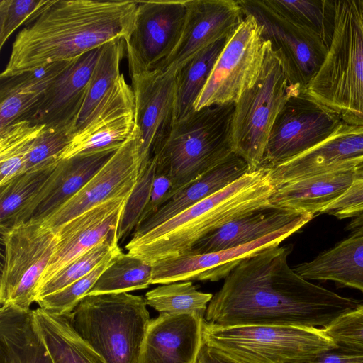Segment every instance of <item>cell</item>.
I'll list each match as a JSON object with an SVG mask.
<instances>
[{"label": "cell", "instance_id": "f35d334b", "mask_svg": "<svg viewBox=\"0 0 363 363\" xmlns=\"http://www.w3.org/2000/svg\"><path fill=\"white\" fill-rule=\"evenodd\" d=\"M116 257L104 261L88 274L67 286L38 298L35 302L39 308L50 313L57 315L70 313L80 301L87 296L103 272Z\"/></svg>", "mask_w": 363, "mask_h": 363}, {"label": "cell", "instance_id": "8fae6325", "mask_svg": "<svg viewBox=\"0 0 363 363\" xmlns=\"http://www.w3.org/2000/svg\"><path fill=\"white\" fill-rule=\"evenodd\" d=\"M264 50L259 25L252 16L245 14L218 57L194 110L215 104H235L255 80Z\"/></svg>", "mask_w": 363, "mask_h": 363}, {"label": "cell", "instance_id": "2e32d148", "mask_svg": "<svg viewBox=\"0 0 363 363\" xmlns=\"http://www.w3.org/2000/svg\"><path fill=\"white\" fill-rule=\"evenodd\" d=\"M139 168L134 128L132 135L84 187L42 220L55 230L89 208L111 198L132 192L137 184Z\"/></svg>", "mask_w": 363, "mask_h": 363}, {"label": "cell", "instance_id": "d4e9b609", "mask_svg": "<svg viewBox=\"0 0 363 363\" xmlns=\"http://www.w3.org/2000/svg\"><path fill=\"white\" fill-rule=\"evenodd\" d=\"M305 215L309 214L274 207L252 212L200 239L186 255L206 254L250 243Z\"/></svg>", "mask_w": 363, "mask_h": 363}, {"label": "cell", "instance_id": "ffe728a7", "mask_svg": "<svg viewBox=\"0 0 363 363\" xmlns=\"http://www.w3.org/2000/svg\"><path fill=\"white\" fill-rule=\"evenodd\" d=\"M363 162V125L344 122L311 150L271 167L274 186L321 173L354 168Z\"/></svg>", "mask_w": 363, "mask_h": 363}, {"label": "cell", "instance_id": "d590c367", "mask_svg": "<svg viewBox=\"0 0 363 363\" xmlns=\"http://www.w3.org/2000/svg\"><path fill=\"white\" fill-rule=\"evenodd\" d=\"M152 264L127 252L117 255L87 295L143 289L151 284Z\"/></svg>", "mask_w": 363, "mask_h": 363}, {"label": "cell", "instance_id": "bcb514c9", "mask_svg": "<svg viewBox=\"0 0 363 363\" xmlns=\"http://www.w3.org/2000/svg\"><path fill=\"white\" fill-rule=\"evenodd\" d=\"M309 363H363V353L338 347L320 354Z\"/></svg>", "mask_w": 363, "mask_h": 363}, {"label": "cell", "instance_id": "9c48e42d", "mask_svg": "<svg viewBox=\"0 0 363 363\" xmlns=\"http://www.w3.org/2000/svg\"><path fill=\"white\" fill-rule=\"evenodd\" d=\"M4 259L0 279L1 306L29 311L55 252L57 233L42 220H28L1 232Z\"/></svg>", "mask_w": 363, "mask_h": 363}, {"label": "cell", "instance_id": "44dd1931", "mask_svg": "<svg viewBox=\"0 0 363 363\" xmlns=\"http://www.w3.org/2000/svg\"><path fill=\"white\" fill-rule=\"evenodd\" d=\"M204 320L195 314L151 319L138 363H195L203 343Z\"/></svg>", "mask_w": 363, "mask_h": 363}, {"label": "cell", "instance_id": "ba28073f", "mask_svg": "<svg viewBox=\"0 0 363 363\" xmlns=\"http://www.w3.org/2000/svg\"><path fill=\"white\" fill-rule=\"evenodd\" d=\"M203 340L240 363H309L338 346L317 328L218 327L203 323Z\"/></svg>", "mask_w": 363, "mask_h": 363}, {"label": "cell", "instance_id": "277c9868", "mask_svg": "<svg viewBox=\"0 0 363 363\" xmlns=\"http://www.w3.org/2000/svg\"><path fill=\"white\" fill-rule=\"evenodd\" d=\"M347 124L363 125V22L359 1H335L333 38L304 91Z\"/></svg>", "mask_w": 363, "mask_h": 363}, {"label": "cell", "instance_id": "3957f363", "mask_svg": "<svg viewBox=\"0 0 363 363\" xmlns=\"http://www.w3.org/2000/svg\"><path fill=\"white\" fill-rule=\"evenodd\" d=\"M274 189L271 167L262 165L145 234L133 237L125 248L150 264L185 255L198 240L226 223L273 208Z\"/></svg>", "mask_w": 363, "mask_h": 363}, {"label": "cell", "instance_id": "4316f807", "mask_svg": "<svg viewBox=\"0 0 363 363\" xmlns=\"http://www.w3.org/2000/svg\"><path fill=\"white\" fill-rule=\"evenodd\" d=\"M249 171L245 160L234 153L227 160L174 194L154 215L135 229L133 237L145 234L224 189Z\"/></svg>", "mask_w": 363, "mask_h": 363}, {"label": "cell", "instance_id": "484cf974", "mask_svg": "<svg viewBox=\"0 0 363 363\" xmlns=\"http://www.w3.org/2000/svg\"><path fill=\"white\" fill-rule=\"evenodd\" d=\"M76 59L53 62L1 79L0 130L18 121L23 120L38 104L55 79Z\"/></svg>", "mask_w": 363, "mask_h": 363}, {"label": "cell", "instance_id": "f6af8a7d", "mask_svg": "<svg viewBox=\"0 0 363 363\" xmlns=\"http://www.w3.org/2000/svg\"><path fill=\"white\" fill-rule=\"evenodd\" d=\"M172 188V183L169 177L156 170L147 202L137 227L154 215L164 203L169 200Z\"/></svg>", "mask_w": 363, "mask_h": 363}, {"label": "cell", "instance_id": "b9f144b4", "mask_svg": "<svg viewBox=\"0 0 363 363\" xmlns=\"http://www.w3.org/2000/svg\"><path fill=\"white\" fill-rule=\"evenodd\" d=\"M156 167V157H152L145 169L138 174L137 184L128 199L119 225L118 241L137 227L150 196Z\"/></svg>", "mask_w": 363, "mask_h": 363}, {"label": "cell", "instance_id": "9a60e30c", "mask_svg": "<svg viewBox=\"0 0 363 363\" xmlns=\"http://www.w3.org/2000/svg\"><path fill=\"white\" fill-rule=\"evenodd\" d=\"M313 218L305 215L279 230L238 247L156 261L152 264L151 284L193 280L217 281L225 279L243 259L272 245H279Z\"/></svg>", "mask_w": 363, "mask_h": 363}, {"label": "cell", "instance_id": "8d00e7d4", "mask_svg": "<svg viewBox=\"0 0 363 363\" xmlns=\"http://www.w3.org/2000/svg\"><path fill=\"white\" fill-rule=\"evenodd\" d=\"M134 112L97 128L82 130L75 133L60 157V160L74 156L120 147L133 133Z\"/></svg>", "mask_w": 363, "mask_h": 363}, {"label": "cell", "instance_id": "e0dca14e", "mask_svg": "<svg viewBox=\"0 0 363 363\" xmlns=\"http://www.w3.org/2000/svg\"><path fill=\"white\" fill-rule=\"evenodd\" d=\"M132 192L101 203L54 230L57 243L38 288L82 254L107 239H118L121 218Z\"/></svg>", "mask_w": 363, "mask_h": 363}, {"label": "cell", "instance_id": "60d3db41", "mask_svg": "<svg viewBox=\"0 0 363 363\" xmlns=\"http://www.w3.org/2000/svg\"><path fill=\"white\" fill-rule=\"evenodd\" d=\"M52 0H1L0 49L13 33L24 23H31Z\"/></svg>", "mask_w": 363, "mask_h": 363}, {"label": "cell", "instance_id": "ab89813d", "mask_svg": "<svg viewBox=\"0 0 363 363\" xmlns=\"http://www.w3.org/2000/svg\"><path fill=\"white\" fill-rule=\"evenodd\" d=\"M73 135L69 128H45L30 149L23 172L57 163Z\"/></svg>", "mask_w": 363, "mask_h": 363}, {"label": "cell", "instance_id": "d6a6232c", "mask_svg": "<svg viewBox=\"0 0 363 363\" xmlns=\"http://www.w3.org/2000/svg\"><path fill=\"white\" fill-rule=\"evenodd\" d=\"M292 23L320 36L329 48L335 21L333 0H264Z\"/></svg>", "mask_w": 363, "mask_h": 363}, {"label": "cell", "instance_id": "f1b7e54d", "mask_svg": "<svg viewBox=\"0 0 363 363\" xmlns=\"http://www.w3.org/2000/svg\"><path fill=\"white\" fill-rule=\"evenodd\" d=\"M68 314H53L40 308L33 310L35 329L52 362L106 363L75 331Z\"/></svg>", "mask_w": 363, "mask_h": 363}, {"label": "cell", "instance_id": "7402d4cb", "mask_svg": "<svg viewBox=\"0 0 363 363\" xmlns=\"http://www.w3.org/2000/svg\"><path fill=\"white\" fill-rule=\"evenodd\" d=\"M118 147L83 153L60 160L27 208L23 222L30 219L43 220L65 203L84 187Z\"/></svg>", "mask_w": 363, "mask_h": 363}, {"label": "cell", "instance_id": "ee69618b", "mask_svg": "<svg viewBox=\"0 0 363 363\" xmlns=\"http://www.w3.org/2000/svg\"><path fill=\"white\" fill-rule=\"evenodd\" d=\"M363 212V162L354 169L353 181L347 191L320 213L339 219L352 218Z\"/></svg>", "mask_w": 363, "mask_h": 363}, {"label": "cell", "instance_id": "e575fe53", "mask_svg": "<svg viewBox=\"0 0 363 363\" xmlns=\"http://www.w3.org/2000/svg\"><path fill=\"white\" fill-rule=\"evenodd\" d=\"M45 128L21 120L0 130V186L23 172L30 149Z\"/></svg>", "mask_w": 363, "mask_h": 363}, {"label": "cell", "instance_id": "6da1fadb", "mask_svg": "<svg viewBox=\"0 0 363 363\" xmlns=\"http://www.w3.org/2000/svg\"><path fill=\"white\" fill-rule=\"evenodd\" d=\"M292 245H272L243 259L209 302L205 321L218 327L284 325L323 329L363 303L298 274Z\"/></svg>", "mask_w": 363, "mask_h": 363}, {"label": "cell", "instance_id": "7dc6e473", "mask_svg": "<svg viewBox=\"0 0 363 363\" xmlns=\"http://www.w3.org/2000/svg\"><path fill=\"white\" fill-rule=\"evenodd\" d=\"M195 363H240L217 348L205 342L201 347Z\"/></svg>", "mask_w": 363, "mask_h": 363}, {"label": "cell", "instance_id": "836d02e7", "mask_svg": "<svg viewBox=\"0 0 363 363\" xmlns=\"http://www.w3.org/2000/svg\"><path fill=\"white\" fill-rule=\"evenodd\" d=\"M211 293L197 290L191 281L162 284L145 294L146 303L160 314H195L205 318Z\"/></svg>", "mask_w": 363, "mask_h": 363}, {"label": "cell", "instance_id": "4dcf8cb0", "mask_svg": "<svg viewBox=\"0 0 363 363\" xmlns=\"http://www.w3.org/2000/svg\"><path fill=\"white\" fill-rule=\"evenodd\" d=\"M58 162L25 172L0 186L1 232L23 223L27 208L50 177Z\"/></svg>", "mask_w": 363, "mask_h": 363}, {"label": "cell", "instance_id": "5b68a950", "mask_svg": "<svg viewBox=\"0 0 363 363\" xmlns=\"http://www.w3.org/2000/svg\"><path fill=\"white\" fill-rule=\"evenodd\" d=\"M234 108L235 104L211 105L174 122L153 156L156 170L172 180L170 199L235 153L230 140Z\"/></svg>", "mask_w": 363, "mask_h": 363}, {"label": "cell", "instance_id": "cb8c5ba5", "mask_svg": "<svg viewBox=\"0 0 363 363\" xmlns=\"http://www.w3.org/2000/svg\"><path fill=\"white\" fill-rule=\"evenodd\" d=\"M354 169L321 173L275 186L270 203L274 208L314 217L347 191L353 181Z\"/></svg>", "mask_w": 363, "mask_h": 363}, {"label": "cell", "instance_id": "83f0119b", "mask_svg": "<svg viewBox=\"0 0 363 363\" xmlns=\"http://www.w3.org/2000/svg\"><path fill=\"white\" fill-rule=\"evenodd\" d=\"M0 363H53L35 329L33 310L1 306Z\"/></svg>", "mask_w": 363, "mask_h": 363}, {"label": "cell", "instance_id": "4fadbf2b", "mask_svg": "<svg viewBox=\"0 0 363 363\" xmlns=\"http://www.w3.org/2000/svg\"><path fill=\"white\" fill-rule=\"evenodd\" d=\"M187 1H138L132 31L125 40L129 72L160 69L183 31Z\"/></svg>", "mask_w": 363, "mask_h": 363}, {"label": "cell", "instance_id": "52a82bcc", "mask_svg": "<svg viewBox=\"0 0 363 363\" xmlns=\"http://www.w3.org/2000/svg\"><path fill=\"white\" fill-rule=\"evenodd\" d=\"M264 41L259 72L235 103L230 125L233 151L245 160L250 171L262 166L274 121L288 99L300 91L289 82L283 65Z\"/></svg>", "mask_w": 363, "mask_h": 363}, {"label": "cell", "instance_id": "7c38bea8", "mask_svg": "<svg viewBox=\"0 0 363 363\" xmlns=\"http://www.w3.org/2000/svg\"><path fill=\"white\" fill-rule=\"evenodd\" d=\"M343 123L304 91L291 96L277 116L262 165L273 167L315 147Z\"/></svg>", "mask_w": 363, "mask_h": 363}, {"label": "cell", "instance_id": "603a6c76", "mask_svg": "<svg viewBox=\"0 0 363 363\" xmlns=\"http://www.w3.org/2000/svg\"><path fill=\"white\" fill-rule=\"evenodd\" d=\"M352 218L347 238L293 269L308 281H332L363 293V212Z\"/></svg>", "mask_w": 363, "mask_h": 363}, {"label": "cell", "instance_id": "681fc988", "mask_svg": "<svg viewBox=\"0 0 363 363\" xmlns=\"http://www.w3.org/2000/svg\"><path fill=\"white\" fill-rule=\"evenodd\" d=\"M360 3H361L362 6L363 7V0H360Z\"/></svg>", "mask_w": 363, "mask_h": 363}, {"label": "cell", "instance_id": "d6986e66", "mask_svg": "<svg viewBox=\"0 0 363 363\" xmlns=\"http://www.w3.org/2000/svg\"><path fill=\"white\" fill-rule=\"evenodd\" d=\"M101 48L77 58L55 79L23 120L45 128H69L74 134Z\"/></svg>", "mask_w": 363, "mask_h": 363}, {"label": "cell", "instance_id": "30bf717a", "mask_svg": "<svg viewBox=\"0 0 363 363\" xmlns=\"http://www.w3.org/2000/svg\"><path fill=\"white\" fill-rule=\"evenodd\" d=\"M244 14L252 16L280 60L291 84L305 91L323 63L328 47L318 35L279 14L264 0L238 1Z\"/></svg>", "mask_w": 363, "mask_h": 363}, {"label": "cell", "instance_id": "7bdbcfd3", "mask_svg": "<svg viewBox=\"0 0 363 363\" xmlns=\"http://www.w3.org/2000/svg\"><path fill=\"white\" fill-rule=\"evenodd\" d=\"M323 330L339 348L363 353V303L340 315Z\"/></svg>", "mask_w": 363, "mask_h": 363}, {"label": "cell", "instance_id": "f546056e", "mask_svg": "<svg viewBox=\"0 0 363 363\" xmlns=\"http://www.w3.org/2000/svg\"><path fill=\"white\" fill-rule=\"evenodd\" d=\"M229 37L220 39L202 50L177 72L175 122L194 111V105Z\"/></svg>", "mask_w": 363, "mask_h": 363}, {"label": "cell", "instance_id": "c3c4849f", "mask_svg": "<svg viewBox=\"0 0 363 363\" xmlns=\"http://www.w3.org/2000/svg\"><path fill=\"white\" fill-rule=\"evenodd\" d=\"M359 1L360 9H361L362 18V22H363V7L361 5L360 0H359Z\"/></svg>", "mask_w": 363, "mask_h": 363}, {"label": "cell", "instance_id": "1f68e13d", "mask_svg": "<svg viewBox=\"0 0 363 363\" xmlns=\"http://www.w3.org/2000/svg\"><path fill=\"white\" fill-rule=\"evenodd\" d=\"M125 46V40L121 38L101 46L75 126L74 134L84 125L96 107L121 74L120 65L124 56Z\"/></svg>", "mask_w": 363, "mask_h": 363}, {"label": "cell", "instance_id": "8992f818", "mask_svg": "<svg viewBox=\"0 0 363 363\" xmlns=\"http://www.w3.org/2000/svg\"><path fill=\"white\" fill-rule=\"evenodd\" d=\"M147 306L145 297L128 292L87 295L68 315L106 363H138L151 320Z\"/></svg>", "mask_w": 363, "mask_h": 363}, {"label": "cell", "instance_id": "7a4b0ae2", "mask_svg": "<svg viewBox=\"0 0 363 363\" xmlns=\"http://www.w3.org/2000/svg\"><path fill=\"white\" fill-rule=\"evenodd\" d=\"M138 1L52 0L16 35L0 79L74 60L133 30Z\"/></svg>", "mask_w": 363, "mask_h": 363}, {"label": "cell", "instance_id": "ac0fdd59", "mask_svg": "<svg viewBox=\"0 0 363 363\" xmlns=\"http://www.w3.org/2000/svg\"><path fill=\"white\" fill-rule=\"evenodd\" d=\"M181 38L160 69L176 73L196 54L232 35L245 18L238 1L189 0Z\"/></svg>", "mask_w": 363, "mask_h": 363}, {"label": "cell", "instance_id": "5bb4252c", "mask_svg": "<svg viewBox=\"0 0 363 363\" xmlns=\"http://www.w3.org/2000/svg\"><path fill=\"white\" fill-rule=\"evenodd\" d=\"M130 75L140 173L167 138L175 122L177 73L172 69H156Z\"/></svg>", "mask_w": 363, "mask_h": 363}, {"label": "cell", "instance_id": "74e56055", "mask_svg": "<svg viewBox=\"0 0 363 363\" xmlns=\"http://www.w3.org/2000/svg\"><path fill=\"white\" fill-rule=\"evenodd\" d=\"M121 252L117 238L106 240L72 260L40 286L37 291L35 301L67 286L88 274L104 261Z\"/></svg>", "mask_w": 363, "mask_h": 363}]
</instances>
